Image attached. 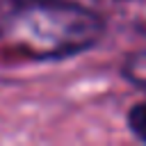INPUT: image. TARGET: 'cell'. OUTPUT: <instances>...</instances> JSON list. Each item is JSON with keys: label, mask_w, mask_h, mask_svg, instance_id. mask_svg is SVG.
<instances>
[{"label": "cell", "mask_w": 146, "mask_h": 146, "mask_svg": "<svg viewBox=\"0 0 146 146\" xmlns=\"http://www.w3.org/2000/svg\"><path fill=\"white\" fill-rule=\"evenodd\" d=\"M105 34L94 0H9L0 16V50L18 62L78 55Z\"/></svg>", "instance_id": "6da1fadb"}, {"label": "cell", "mask_w": 146, "mask_h": 146, "mask_svg": "<svg viewBox=\"0 0 146 146\" xmlns=\"http://www.w3.org/2000/svg\"><path fill=\"white\" fill-rule=\"evenodd\" d=\"M121 21L146 39V0H116Z\"/></svg>", "instance_id": "7a4b0ae2"}, {"label": "cell", "mask_w": 146, "mask_h": 146, "mask_svg": "<svg viewBox=\"0 0 146 146\" xmlns=\"http://www.w3.org/2000/svg\"><path fill=\"white\" fill-rule=\"evenodd\" d=\"M128 128L137 139L146 141V100L132 105V110L128 112Z\"/></svg>", "instance_id": "3957f363"}, {"label": "cell", "mask_w": 146, "mask_h": 146, "mask_svg": "<svg viewBox=\"0 0 146 146\" xmlns=\"http://www.w3.org/2000/svg\"><path fill=\"white\" fill-rule=\"evenodd\" d=\"M125 75H128L132 82L146 87V52L135 55V57L125 64Z\"/></svg>", "instance_id": "277c9868"}, {"label": "cell", "mask_w": 146, "mask_h": 146, "mask_svg": "<svg viewBox=\"0 0 146 146\" xmlns=\"http://www.w3.org/2000/svg\"><path fill=\"white\" fill-rule=\"evenodd\" d=\"M114 2H116V0H114Z\"/></svg>", "instance_id": "5b68a950"}]
</instances>
